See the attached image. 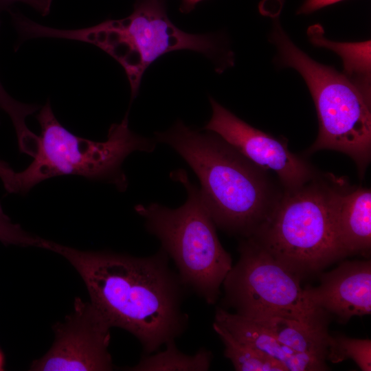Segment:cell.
Returning a JSON list of instances; mask_svg holds the SVG:
<instances>
[{"mask_svg":"<svg viewBox=\"0 0 371 371\" xmlns=\"http://www.w3.org/2000/svg\"><path fill=\"white\" fill-rule=\"evenodd\" d=\"M256 321L294 352L326 362L330 336L328 327L312 326L282 317H266Z\"/></svg>","mask_w":371,"mask_h":371,"instance_id":"14","label":"cell"},{"mask_svg":"<svg viewBox=\"0 0 371 371\" xmlns=\"http://www.w3.org/2000/svg\"><path fill=\"white\" fill-rule=\"evenodd\" d=\"M0 179L5 190L9 193L18 194L17 172L6 161L0 158Z\"/></svg>","mask_w":371,"mask_h":371,"instance_id":"21","label":"cell"},{"mask_svg":"<svg viewBox=\"0 0 371 371\" xmlns=\"http://www.w3.org/2000/svg\"><path fill=\"white\" fill-rule=\"evenodd\" d=\"M338 240L346 256L368 258L371 249V191L344 186L341 181L335 194Z\"/></svg>","mask_w":371,"mask_h":371,"instance_id":"13","label":"cell"},{"mask_svg":"<svg viewBox=\"0 0 371 371\" xmlns=\"http://www.w3.org/2000/svg\"><path fill=\"white\" fill-rule=\"evenodd\" d=\"M326 359L333 363L352 359L363 371L371 370V340L330 335Z\"/></svg>","mask_w":371,"mask_h":371,"instance_id":"19","label":"cell"},{"mask_svg":"<svg viewBox=\"0 0 371 371\" xmlns=\"http://www.w3.org/2000/svg\"><path fill=\"white\" fill-rule=\"evenodd\" d=\"M38 34L89 43L109 54L126 72L131 102L137 95L144 71L161 55L179 49L196 51L210 58L218 53L213 36L188 34L179 29L160 0H137L131 14L124 19L106 20L80 30L41 25Z\"/></svg>","mask_w":371,"mask_h":371,"instance_id":"7","label":"cell"},{"mask_svg":"<svg viewBox=\"0 0 371 371\" xmlns=\"http://www.w3.org/2000/svg\"><path fill=\"white\" fill-rule=\"evenodd\" d=\"M42 239L27 233L19 225L13 223L4 213L0 202V241L3 244L39 247Z\"/></svg>","mask_w":371,"mask_h":371,"instance_id":"20","label":"cell"},{"mask_svg":"<svg viewBox=\"0 0 371 371\" xmlns=\"http://www.w3.org/2000/svg\"><path fill=\"white\" fill-rule=\"evenodd\" d=\"M166 348L153 355L144 354L134 366L133 371H207L212 360V352L201 348L194 355H187L179 350L175 340L165 344Z\"/></svg>","mask_w":371,"mask_h":371,"instance_id":"16","label":"cell"},{"mask_svg":"<svg viewBox=\"0 0 371 371\" xmlns=\"http://www.w3.org/2000/svg\"><path fill=\"white\" fill-rule=\"evenodd\" d=\"M210 101L212 114L204 129L218 135L256 166L273 171L284 191L297 189L319 175L305 159L289 150L286 141L251 126L212 98Z\"/></svg>","mask_w":371,"mask_h":371,"instance_id":"10","label":"cell"},{"mask_svg":"<svg viewBox=\"0 0 371 371\" xmlns=\"http://www.w3.org/2000/svg\"><path fill=\"white\" fill-rule=\"evenodd\" d=\"M156 142L173 148L197 176L201 197L216 227L251 236L280 201L268 171L254 164L218 135L194 130L178 120L155 133Z\"/></svg>","mask_w":371,"mask_h":371,"instance_id":"2","label":"cell"},{"mask_svg":"<svg viewBox=\"0 0 371 371\" xmlns=\"http://www.w3.org/2000/svg\"><path fill=\"white\" fill-rule=\"evenodd\" d=\"M343 0H306L299 10L300 14H309Z\"/></svg>","mask_w":371,"mask_h":371,"instance_id":"23","label":"cell"},{"mask_svg":"<svg viewBox=\"0 0 371 371\" xmlns=\"http://www.w3.org/2000/svg\"><path fill=\"white\" fill-rule=\"evenodd\" d=\"M307 34L314 45L337 54L343 61L344 74L370 97V41L354 43L330 41L324 36V31L318 24L311 26Z\"/></svg>","mask_w":371,"mask_h":371,"instance_id":"15","label":"cell"},{"mask_svg":"<svg viewBox=\"0 0 371 371\" xmlns=\"http://www.w3.org/2000/svg\"><path fill=\"white\" fill-rule=\"evenodd\" d=\"M214 323L225 328L237 341L282 364L287 371L327 370L326 362L294 352L256 320L224 308H216Z\"/></svg>","mask_w":371,"mask_h":371,"instance_id":"12","label":"cell"},{"mask_svg":"<svg viewBox=\"0 0 371 371\" xmlns=\"http://www.w3.org/2000/svg\"><path fill=\"white\" fill-rule=\"evenodd\" d=\"M238 249L239 259L222 284L225 305L252 319L282 317L328 327L330 317L311 304L301 278L249 237L242 238Z\"/></svg>","mask_w":371,"mask_h":371,"instance_id":"8","label":"cell"},{"mask_svg":"<svg viewBox=\"0 0 371 371\" xmlns=\"http://www.w3.org/2000/svg\"><path fill=\"white\" fill-rule=\"evenodd\" d=\"M39 108L37 104H25L15 100L6 91L0 81V109L8 115L13 124L21 153L30 155L37 147L38 135L29 129L26 119Z\"/></svg>","mask_w":371,"mask_h":371,"instance_id":"18","label":"cell"},{"mask_svg":"<svg viewBox=\"0 0 371 371\" xmlns=\"http://www.w3.org/2000/svg\"><path fill=\"white\" fill-rule=\"evenodd\" d=\"M271 40L282 63L301 74L314 101L319 131L306 153L322 150L342 153L354 161L363 178L371 159L370 97L344 74L309 57L278 24Z\"/></svg>","mask_w":371,"mask_h":371,"instance_id":"5","label":"cell"},{"mask_svg":"<svg viewBox=\"0 0 371 371\" xmlns=\"http://www.w3.org/2000/svg\"><path fill=\"white\" fill-rule=\"evenodd\" d=\"M170 177L187 191V199L181 206L172 209L152 203L138 204L135 210L144 219L146 231L159 240L160 248L173 261L187 289L214 304L232 267L231 255L218 238L199 188L183 169L173 170Z\"/></svg>","mask_w":371,"mask_h":371,"instance_id":"4","label":"cell"},{"mask_svg":"<svg viewBox=\"0 0 371 371\" xmlns=\"http://www.w3.org/2000/svg\"><path fill=\"white\" fill-rule=\"evenodd\" d=\"M214 330L223 345L224 356L237 371H287L278 361L237 341L225 328L213 323Z\"/></svg>","mask_w":371,"mask_h":371,"instance_id":"17","label":"cell"},{"mask_svg":"<svg viewBox=\"0 0 371 371\" xmlns=\"http://www.w3.org/2000/svg\"><path fill=\"white\" fill-rule=\"evenodd\" d=\"M127 112L112 124L104 142L73 134L54 115L49 101L36 115L41 127L38 148L32 161L17 172L18 194L25 195L39 183L61 175H78L114 185L125 191L128 179L122 165L134 151L152 153L156 140L135 134L128 127Z\"/></svg>","mask_w":371,"mask_h":371,"instance_id":"6","label":"cell"},{"mask_svg":"<svg viewBox=\"0 0 371 371\" xmlns=\"http://www.w3.org/2000/svg\"><path fill=\"white\" fill-rule=\"evenodd\" d=\"M339 182L319 175L297 189L284 191L267 219L249 237L302 279L345 258L335 221Z\"/></svg>","mask_w":371,"mask_h":371,"instance_id":"3","label":"cell"},{"mask_svg":"<svg viewBox=\"0 0 371 371\" xmlns=\"http://www.w3.org/2000/svg\"><path fill=\"white\" fill-rule=\"evenodd\" d=\"M201 1L202 0H182L180 10L184 13L189 12Z\"/></svg>","mask_w":371,"mask_h":371,"instance_id":"24","label":"cell"},{"mask_svg":"<svg viewBox=\"0 0 371 371\" xmlns=\"http://www.w3.org/2000/svg\"><path fill=\"white\" fill-rule=\"evenodd\" d=\"M3 356L2 352L0 351V370L3 369Z\"/></svg>","mask_w":371,"mask_h":371,"instance_id":"25","label":"cell"},{"mask_svg":"<svg viewBox=\"0 0 371 371\" xmlns=\"http://www.w3.org/2000/svg\"><path fill=\"white\" fill-rule=\"evenodd\" d=\"M16 2L26 3L41 15L46 16L50 12L52 0H0V9H3Z\"/></svg>","mask_w":371,"mask_h":371,"instance_id":"22","label":"cell"},{"mask_svg":"<svg viewBox=\"0 0 371 371\" xmlns=\"http://www.w3.org/2000/svg\"><path fill=\"white\" fill-rule=\"evenodd\" d=\"M311 304L346 324L371 313V261H345L320 276L319 284L304 288Z\"/></svg>","mask_w":371,"mask_h":371,"instance_id":"11","label":"cell"},{"mask_svg":"<svg viewBox=\"0 0 371 371\" xmlns=\"http://www.w3.org/2000/svg\"><path fill=\"white\" fill-rule=\"evenodd\" d=\"M43 248L69 261L82 278L90 302L111 327L135 336L144 354L155 352L187 329L182 305L188 289L161 248L146 257L81 251L47 240Z\"/></svg>","mask_w":371,"mask_h":371,"instance_id":"1","label":"cell"},{"mask_svg":"<svg viewBox=\"0 0 371 371\" xmlns=\"http://www.w3.org/2000/svg\"><path fill=\"white\" fill-rule=\"evenodd\" d=\"M111 326L91 302L76 298L73 312L53 326L50 350L34 361L31 370L108 371L113 369L109 352Z\"/></svg>","mask_w":371,"mask_h":371,"instance_id":"9","label":"cell"}]
</instances>
